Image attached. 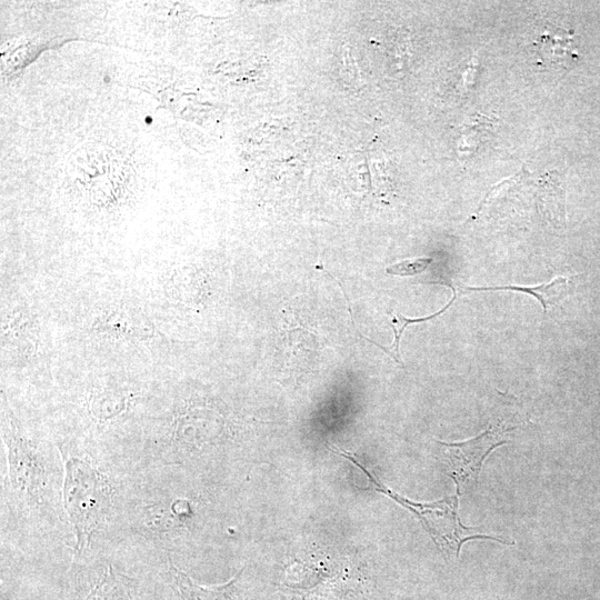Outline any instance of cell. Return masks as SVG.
<instances>
[{
  "mask_svg": "<svg viewBox=\"0 0 600 600\" xmlns=\"http://www.w3.org/2000/svg\"><path fill=\"white\" fill-rule=\"evenodd\" d=\"M64 462L63 500L76 531L77 550L81 552L108 513L111 487L100 472L82 460L68 458Z\"/></svg>",
  "mask_w": 600,
  "mask_h": 600,
  "instance_id": "obj_1",
  "label": "cell"
},
{
  "mask_svg": "<svg viewBox=\"0 0 600 600\" xmlns=\"http://www.w3.org/2000/svg\"><path fill=\"white\" fill-rule=\"evenodd\" d=\"M510 430L504 426H492L467 441L452 443L438 441L443 448L442 462L448 476L457 486L458 496L478 481L484 459L492 450L507 442Z\"/></svg>",
  "mask_w": 600,
  "mask_h": 600,
  "instance_id": "obj_2",
  "label": "cell"
},
{
  "mask_svg": "<svg viewBox=\"0 0 600 600\" xmlns=\"http://www.w3.org/2000/svg\"><path fill=\"white\" fill-rule=\"evenodd\" d=\"M24 442H10L9 464L12 484L29 494L38 496L42 488V468Z\"/></svg>",
  "mask_w": 600,
  "mask_h": 600,
  "instance_id": "obj_3",
  "label": "cell"
},
{
  "mask_svg": "<svg viewBox=\"0 0 600 600\" xmlns=\"http://www.w3.org/2000/svg\"><path fill=\"white\" fill-rule=\"evenodd\" d=\"M574 32L552 24L546 27L536 41L541 62L567 66L579 59L574 47Z\"/></svg>",
  "mask_w": 600,
  "mask_h": 600,
  "instance_id": "obj_4",
  "label": "cell"
},
{
  "mask_svg": "<svg viewBox=\"0 0 600 600\" xmlns=\"http://www.w3.org/2000/svg\"><path fill=\"white\" fill-rule=\"evenodd\" d=\"M169 570L182 600H233L236 582L241 571L231 580L222 584L201 586L194 582L187 573L179 570L169 558Z\"/></svg>",
  "mask_w": 600,
  "mask_h": 600,
  "instance_id": "obj_5",
  "label": "cell"
},
{
  "mask_svg": "<svg viewBox=\"0 0 600 600\" xmlns=\"http://www.w3.org/2000/svg\"><path fill=\"white\" fill-rule=\"evenodd\" d=\"M519 291L529 293L536 297L542 304L543 311L547 312L549 308L557 304L568 293V280L562 277H558L549 283H543L533 287L521 286H501V287H466L459 286V292L461 294L471 291Z\"/></svg>",
  "mask_w": 600,
  "mask_h": 600,
  "instance_id": "obj_6",
  "label": "cell"
},
{
  "mask_svg": "<svg viewBox=\"0 0 600 600\" xmlns=\"http://www.w3.org/2000/svg\"><path fill=\"white\" fill-rule=\"evenodd\" d=\"M82 600H131L130 581L109 567Z\"/></svg>",
  "mask_w": 600,
  "mask_h": 600,
  "instance_id": "obj_7",
  "label": "cell"
},
{
  "mask_svg": "<svg viewBox=\"0 0 600 600\" xmlns=\"http://www.w3.org/2000/svg\"><path fill=\"white\" fill-rule=\"evenodd\" d=\"M452 290H453L452 300L450 302H448L441 310H439L436 313L430 314L428 317L411 319V318L403 317L401 314H390L391 316V327H392L393 332H394V341H393V344L390 348H387L386 353H388L391 358H393L396 362L402 364V360L400 358V352H399V344H400V339H401V336H402L403 330L406 329V327L409 326L410 323H417V322H423V321L430 320V319L443 313L453 303L454 299L457 298V290L453 289V288H452Z\"/></svg>",
  "mask_w": 600,
  "mask_h": 600,
  "instance_id": "obj_8",
  "label": "cell"
},
{
  "mask_svg": "<svg viewBox=\"0 0 600 600\" xmlns=\"http://www.w3.org/2000/svg\"><path fill=\"white\" fill-rule=\"evenodd\" d=\"M432 262L431 258H417L413 260H406L399 263L392 264L386 269L389 274L394 276H413L422 272Z\"/></svg>",
  "mask_w": 600,
  "mask_h": 600,
  "instance_id": "obj_9",
  "label": "cell"
}]
</instances>
